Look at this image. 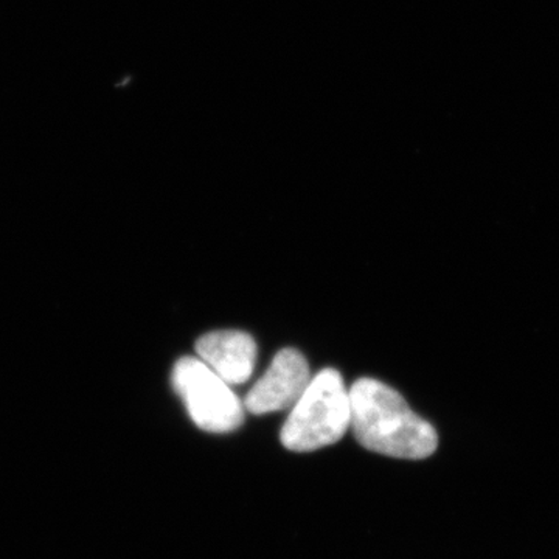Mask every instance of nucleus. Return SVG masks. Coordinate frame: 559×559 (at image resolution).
Here are the masks:
<instances>
[{"mask_svg": "<svg viewBox=\"0 0 559 559\" xmlns=\"http://www.w3.org/2000/svg\"><path fill=\"white\" fill-rule=\"evenodd\" d=\"M348 395L349 428L366 450L409 460L426 459L437 451L436 429L418 417L396 390L371 378H360Z\"/></svg>", "mask_w": 559, "mask_h": 559, "instance_id": "1", "label": "nucleus"}, {"mask_svg": "<svg viewBox=\"0 0 559 559\" xmlns=\"http://www.w3.org/2000/svg\"><path fill=\"white\" fill-rule=\"evenodd\" d=\"M173 388L194 425L205 432H234L245 421V404L200 358H180L173 369Z\"/></svg>", "mask_w": 559, "mask_h": 559, "instance_id": "3", "label": "nucleus"}, {"mask_svg": "<svg viewBox=\"0 0 559 559\" xmlns=\"http://www.w3.org/2000/svg\"><path fill=\"white\" fill-rule=\"evenodd\" d=\"M352 423L349 395L340 371L325 369L312 378L280 432L286 450L311 452L345 436Z\"/></svg>", "mask_w": 559, "mask_h": 559, "instance_id": "2", "label": "nucleus"}, {"mask_svg": "<svg viewBox=\"0 0 559 559\" xmlns=\"http://www.w3.org/2000/svg\"><path fill=\"white\" fill-rule=\"evenodd\" d=\"M197 353L221 380L229 385H240L252 377L257 344L242 331H213L197 342Z\"/></svg>", "mask_w": 559, "mask_h": 559, "instance_id": "5", "label": "nucleus"}, {"mask_svg": "<svg viewBox=\"0 0 559 559\" xmlns=\"http://www.w3.org/2000/svg\"><path fill=\"white\" fill-rule=\"evenodd\" d=\"M311 382L310 366L300 352L285 348L246 395L245 407L253 415L290 411Z\"/></svg>", "mask_w": 559, "mask_h": 559, "instance_id": "4", "label": "nucleus"}]
</instances>
